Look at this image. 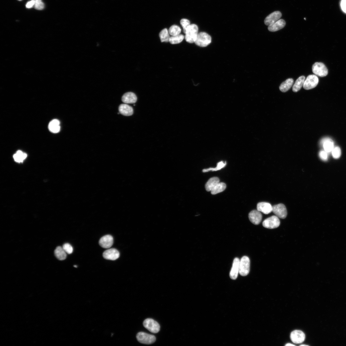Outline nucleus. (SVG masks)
I'll list each match as a JSON object with an SVG mask.
<instances>
[{
  "label": "nucleus",
  "mask_w": 346,
  "mask_h": 346,
  "mask_svg": "<svg viewBox=\"0 0 346 346\" xmlns=\"http://www.w3.org/2000/svg\"><path fill=\"white\" fill-rule=\"evenodd\" d=\"M113 242L114 239L112 236L110 235H106L101 239L99 244L102 247L108 249L112 246Z\"/></svg>",
  "instance_id": "obj_15"
},
{
  "label": "nucleus",
  "mask_w": 346,
  "mask_h": 346,
  "mask_svg": "<svg viewBox=\"0 0 346 346\" xmlns=\"http://www.w3.org/2000/svg\"><path fill=\"white\" fill-rule=\"evenodd\" d=\"M257 210L266 214H270L272 211V206L267 202H261L257 204Z\"/></svg>",
  "instance_id": "obj_16"
},
{
  "label": "nucleus",
  "mask_w": 346,
  "mask_h": 346,
  "mask_svg": "<svg viewBox=\"0 0 346 346\" xmlns=\"http://www.w3.org/2000/svg\"><path fill=\"white\" fill-rule=\"evenodd\" d=\"M285 345L286 346H296L294 344H292V343H287Z\"/></svg>",
  "instance_id": "obj_39"
},
{
  "label": "nucleus",
  "mask_w": 346,
  "mask_h": 346,
  "mask_svg": "<svg viewBox=\"0 0 346 346\" xmlns=\"http://www.w3.org/2000/svg\"><path fill=\"white\" fill-rule=\"evenodd\" d=\"M282 17V13L279 11H276L271 13L265 19V24L269 26L278 21Z\"/></svg>",
  "instance_id": "obj_11"
},
{
  "label": "nucleus",
  "mask_w": 346,
  "mask_h": 346,
  "mask_svg": "<svg viewBox=\"0 0 346 346\" xmlns=\"http://www.w3.org/2000/svg\"><path fill=\"white\" fill-rule=\"evenodd\" d=\"M300 346H307V345H306V344H301V345H300Z\"/></svg>",
  "instance_id": "obj_40"
},
{
  "label": "nucleus",
  "mask_w": 346,
  "mask_h": 346,
  "mask_svg": "<svg viewBox=\"0 0 346 346\" xmlns=\"http://www.w3.org/2000/svg\"><path fill=\"white\" fill-rule=\"evenodd\" d=\"M136 338L138 342L143 344H149L154 343L156 341V337L152 335L140 332L137 335Z\"/></svg>",
  "instance_id": "obj_6"
},
{
  "label": "nucleus",
  "mask_w": 346,
  "mask_h": 346,
  "mask_svg": "<svg viewBox=\"0 0 346 346\" xmlns=\"http://www.w3.org/2000/svg\"><path fill=\"white\" fill-rule=\"evenodd\" d=\"M49 128L50 131L53 133L59 132L60 129L59 121L57 119L52 121L49 124Z\"/></svg>",
  "instance_id": "obj_22"
},
{
  "label": "nucleus",
  "mask_w": 346,
  "mask_h": 346,
  "mask_svg": "<svg viewBox=\"0 0 346 346\" xmlns=\"http://www.w3.org/2000/svg\"><path fill=\"white\" fill-rule=\"evenodd\" d=\"M143 326L145 328L151 333H157L160 330V327L158 323L153 319H147L143 322Z\"/></svg>",
  "instance_id": "obj_7"
},
{
  "label": "nucleus",
  "mask_w": 346,
  "mask_h": 346,
  "mask_svg": "<svg viewBox=\"0 0 346 346\" xmlns=\"http://www.w3.org/2000/svg\"><path fill=\"white\" fill-rule=\"evenodd\" d=\"M168 31L170 35L172 36H174L180 34L181 32V29L178 26L174 25L170 28Z\"/></svg>",
  "instance_id": "obj_31"
},
{
  "label": "nucleus",
  "mask_w": 346,
  "mask_h": 346,
  "mask_svg": "<svg viewBox=\"0 0 346 346\" xmlns=\"http://www.w3.org/2000/svg\"><path fill=\"white\" fill-rule=\"evenodd\" d=\"M104 258L107 260H115L120 256L119 252L115 248L108 249L103 253Z\"/></svg>",
  "instance_id": "obj_13"
},
{
  "label": "nucleus",
  "mask_w": 346,
  "mask_h": 346,
  "mask_svg": "<svg viewBox=\"0 0 346 346\" xmlns=\"http://www.w3.org/2000/svg\"><path fill=\"white\" fill-rule=\"evenodd\" d=\"M286 24L285 21L283 19H280L275 23L269 26L268 29L271 32H275L283 28Z\"/></svg>",
  "instance_id": "obj_17"
},
{
  "label": "nucleus",
  "mask_w": 346,
  "mask_h": 346,
  "mask_svg": "<svg viewBox=\"0 0 346 346\" xmlns=\"http://www.w3.org/2000/svg\"><path fill=\"white\" fill-rule=\"evenodd\" d=\"M294 80L292 78H289L283 82L280 86V90L285 92L288 91L292 86L294 83Z\"/></svg>",
  "instance_id": "obj_21"
},
{
  "label": "nucleus",
  "mask_w": 346,
  "mask_h": 346,
  "mask_svg": "<svg viewBox=\"0 0 346 346\" xmlns=\"http://www.w3.org/2000/svg\"><path fill=\"white\" fill-rule=\"evenodd\" d=\"M35 8L39 10H43L44 7V4L41 0H34Z\"/></svg>",
  "instance_id": "obj_35"
},
{
  "label": "nucleus",
  "mask_w": 346,
  "mask_h": 346,
  "mask_svg": "<svg viewBox=\"0 0 346 346\" xmlns=\"http://www.w3.org/2000/svg\"><path fill=\"white\" fill-rule=\"evenodd\" d=\"M327 152L325 151H321L319 153V156L321 159L322 160L325 161L328 159V155Z\"/></svg>",
  "instance_id": "obj_36"
},
{
  "label": "nucleus",
  "mask_w": 346,
  "mask_h": 346,
  "mask_svg": "<svg viewBox=\"0 0 346 346\" xmlns=\"http://www.w3.org/2000/svg\"><path fill=\"white\" fill-rule=\"evenodd\" d=\"M211 41L212 38L209 34L205 32H201L198 34L195 43L199 46L204 47L209 45Z\"/></svg>",
  "instance_id": "obj_2"
},
{
  "label": "nucleus",
  "mask_w": 346,
  "mask_h": 346,
  "mask_svg": "<svg viewBox=\"0 0 346 346\" xmlns=\"http://www.w3.org/2000/svg\"><path fill=\"white\" fill-rule=\"evenodd\" d=\"M184 38V36L182 34L172 36L169 39V42L172 44H178L181 43Z\"/></svg>",
  "instance_id": "obj_29"
},
{
  "label": "nucleus",
  "mask_w": 346,
  "mask_h": 346,
  "mask_svg": "<svg viewBox=\"0 0 346 346\" xmlns=\"http://www.w3.org/2000/svg\"><path fill=\"white\" fill-rule=\"evenodd\" d=\"M323 141V146L325 151L328 153L332 151L334 147L333 141L329 138L326 139Z\"/></svg>",
  "instance_id": "obj_26"
},
{
  "label": "nucleus",
  "mask_w": 346,
  "mask_h": 346,
  "mask_svg": "<svg viewBox=\"0 0 346 346\" xmlns=\"http://www.w3.org/2000/svg\"><path fill=\"white\" fill-rule=\"evenodd\" d=\"M19 1H21V0H19Z\"/></svg>",
  "instance_id": "obj_42"
},
{
  "label": "nucleus",
  "mask_w": 346,
  "mask_h": 346,
  "mask_svg": "<svg viewBox=\"0 0 346 346\" xmlns=\"http://www.w3.org/2000/svg\"><path fill=\"white\" fill-rule=\"evenodd\" d=\"M35 5V1L34 0H33L28 3L26 5V7L27 8H32Z\"/></svg>",
  "instance_id": "obj_38"
},
{
  "label": "nucleus",
  "mask_w": 346,
  "mask_h": 346,
  "mask_svg": "<svg viewBox=\"0 0 346 346\" xmlns=\"http://www.w3.org/2000/svg\"><path fill=\"white\" fill-rule=\"evenodd\" d=\"M272 212L276 216L281 219H285L287 215L286 207L284 204H279L273 206Z\"/></svg>",
  "instance_id": "obj_9"
},
{
  "label": "nucleus",
  "mask_w": 346,
  "mask_h": 346,
  "mask_svg": "<svg viewBox=\"0 0 346 346\" xmlns=\"http://www.w3.org/2000/svg\"><path fill=\"white\" fill-rule=\"evenodd\" d=\"M54 253L55 256L60 260H64L66 258V253L61 246L57 247L55 250Z\"/></svg>",
  "instance_id": "obj_23"
},
{
  "label": "nucleus",
  "mask_w": 346,
  "mask_h": 346,
  "mask_svg": "<svg viewBox=\"0 0 346 346\" xmlns=\"http://www.w3.org/2000/svg\"><path fill=\"white\" fill-rule=\"evenodd\" d=\"M62 247L66 253L71 254L73 253V248L70 244L65 243L63 245Z\"/></svg>",
  "instance_id": "obj_33"
},
{
  "label": "nucleus",
  "mask_w": 346,
  "mask_h": 346,
  "mask_svg": "<svg viewBox=\"0 0 346 346\" xmlns=\"http://www.w3.org/2000/svg\"><path fill=\"white\" fill-rule=\"evenodd\" d=\"M121 100L122 102L124 103L134 104L137 102V98L135 93L132 92H128L124 94L123 95Z\"/></svg>",
  "instance_id": "obj_18"
},
{
  "label": "nucleus",
  "mask_w": 346,
  "mask_h": 346,
  "mask_svg": "<svg viewBox=\"0 0 346 346\" xmlns=\"http://www.w3.org/2000/svg\"><path fill=\"white\" fill-rule=\"evenodd\" d=\"M198 26L194 24H190L186 30L185 39L187 42L190 44L195 43L198 34Z\"/></svg>",
  "instance_id": "obj_1"
},
{
  "label": "nucleus",
  "mask_w": 346,
  "mask_h": 346,
  "mask_svg": "<svg viewBox=\"0 0 346 346\" xmlns=\"http://www.w3.org/2000/svg\"><path fill=\"white\" fill-rule=\"evenodd\" d=\"M319 81V78L316 75H309L304 81L303 87L306 90L312 89L316 87Z\"/></svg>",
  "instance_id": "obj_8"
},
{
  "label": "nucleus",
  "mask_w": 346,
  "mask_h": 346,
  "mask_svg": "<svg viewBox=\"0 0 346 346\" xmlns=\"http://www.w3.org/2000/svg\"><path fill=\"white\" fill-rule=\"evenodd\" d=\"M240 260L236 258L234 260L232 267L230 272V276L231 279L235 280L238 277L239 273V265Z\"/></svg>",
  "instance_id": "obj_12"
},
{
  "label": "nucleus",
  "mask_w": 346,
  "mask_h": 346,
  "mask_svg": "<svg viewBox=\"0 0 346 346\" xmlns=\"http://www.w3.org/2000/svg\"><path fill=\"white\" fill-rule=\"evenodd\" d=\"M219 182V179L217 177L211 178L205 185V188L207 191H211L216 185Z\"/></svg>",
  "instance_id": "obj_20"
},
{
  "label": "nucleus",
  "mask_w": 346,
  "mask_h": 346,
  "mask_svg": "<svg viewBox=\"0 0 346 346\" xmlns=\"http://www.w3.org/2000/svg\"><path fill=\"white\" fill-rule=\"evenodd\" d=\"M312 71L315 75L320 77L326 76L328 74V69L322 63H315L312 65Z\"/></svg>",
  "instance_id": "obj_4"
},
{
  "label": "nucleus",
  "mask_w": 346,
  "mask_h": 346,
  "mask_svg": "<svg viewBox=\"0 0 346 346\" xmlns=\"http://www.w3.org/2000/svg\"><path fill=\"white\" fill-rule=\"evenodd\" d=\"M180 23L183 27V32L185 34L188 27L190 25L189 21L186 19H183L180 21Z\"/></svg>",
  "instance_id": "obj_34"
},
{
  "label": "nucleus",
  "mask_w": 346,
  "mask_h": 346,
  "mask_svg": "<svg viewBox=\"0 0 346 346\" xmlns=\"http://www.w3.org/2000/svg\"><path fill=\"white\" fill-rule=\"evenodd\" d=\"M332 155L335 159L339 158L341 155V150L340 148L338 147H334L332 151Z\"/></svg>",
  "instance_id": "obj_32"
},
{
  "label": "nucleus",
  "mask_w": 346,
  "mask_h": 346,
  "mask_svg": "<svg viewBox=\"0 0 346 346\" xmlns=\"http://www.w3.org/2000/svg\"><path fill=\"white\" fill-rule=\"evenodd\" d=\"M226 164L227 163L226 162L224 163L223 161H220L217 163V167L215 168H210L208 169H204L203 170V172L204 173H206L209 171H217L225 168L226 166Z\"/></svg>",
  "instance_id": "obj_30"
},
{
  "label": "nucleus",
  "mask_w": 346,
  "mask_h": 346,
  "mask_svg": "<svg viewBox=\"0 0 346 346\" xmlns=\"http://www.w3.org/2000/svg\"><path fill=\"white\" fill-rule=\"evenodd\" d=\"M161 42L168 43L169 42L170 36L169 31L165 28L162 30L159 34Z\"/></svg>",
  "instance_id": "obj_27"
},
{
  "label": "nucleus",
  "mask_w": 346,
  "mask_h": 346,
  "mask_svg": "<svg viewBox=\"0 0 346 346\" xmlns=\"http://www.w3.org/2000/svg\"><path fill=\"white\" fill-rule=\"evenodd\" d=\"M27 157V154L21 151H18L13 156L15 161L19 163L23 162Z\"/></svg>",
  "instance_id": "obj_28"
},
{
  "label": "nucleus",
  "mask_w": 346,
  "mask_h": 346,
  "mask_svg": "<svg viewBox=\"0 0 346 346\" xmlns=\"http://www.w3.org/2000/svg\"><path fill=\"white\" fill-rule=\"evenodd\" d=\"M119 113L124 116H131L133 113L132 107L127 104H122L120 105L119 107Z\"/></svg>",
  "instance_id": "obj_19"
},
{
  "label": "nucleus",
  "mask_w": 346,
  "mask_h": 346,
  "mask_svg": "<svg viewBox=\"0 0 346 346\" xmlns=\"http://www.w3.org/2000/svg\"><path fill=\"white\" fill-rule=\"evenodd\" d=\"M305 77L302 76L299 77L296 80L293 87V91L295 92L299 91L303 86Z\"/></svg>",
  "instance_id": "obj_24"
},
{
  "label": "nucleus",
  "mask_w": 346,
  "mask_h": 346,
  "mask_svg": "<svg viewBox=\"0 0 346 346\" xmlns=\"http://www.w3.org/2000/svg\"><path fill=\"white\" fill-rule=\"evenodd\" d=\"M280 225V221L277 216L273 215L265 219L262 223L264 227L269 229H274L278 227Z\"/></svg>",
  "instance_id": "obj_5"
},
{
  "label": "nucleus",
  "mask_w": 346,
  "mask_h": 346,
  "mask_svg": "<svg viewBox=\"0 0 346 346\" xmlns=\"http://www.w3.org/2000/svg\"><path fill=\"white\" fill-rule=\"evenodd\" d=\"M290 338L296 344L301 343L305 340L306 336L303 332L300 330H295L290 334Z\"/></svg>",
  "instance_id": "obj_10"
},
{
  "label": "nucleus",
  "mask_w": 346,
  "mask_h": 346,
  "mask_svg": "<svg viewBox=\"0 0 346 346\" xmlns=\"http://www.w3.org/2000/svg\"><path fill=\"white\" fill-rule=\"evenodd\" d=\"M249 218L253 224L257 225L261 222L262 215L261 212L257 210H253L249 214Z\"/></svg>",
  "instance_id": "obj_14"
},
{
  "label": "nucleus",
  "mask_w": 346,
  "mask_h": 346,
  "mask_svg": "<svg viewBox=\"0 0 346 346\" xmlns=\"http://www.w3.org/2000/svg\"><path fill=\"white\" fill-rule=\"evenodd\" d=\"M226 185L223 183L219 182L211 190V194L214 195L224 191L226 188Z\"/></svg>",
  "instance_id": "obj_25"
},
{
  "label": "nucleus",
  "mask_w": 346,
  "mask_h": 346,
  "mask_svg": "<svg viewBox=\"0 0 346 346\" xmlns=\"http://www.w3.org/2000/svg\"><path fill=\"white\" fill-rule=\"evenodd\" d=\"M74 267L75 268H77V266H74Z\"/></svg>",
  "instance_id": "obj_41"
},
{
  "label": "nucleus",
  "mask_w": 346,
  "mask_h": 346,
  "mask_svg": "<svg viewBox=\"0 0 346 346\" xmlns=\"http://www.w3.org/2000/svg\"><path fill=\"white\" fill-rule=\"evenodd\" d=\"M250 270V260L247 256L243 257L240 260L239 273L243 276H247Z\"/></svg>",
  "instance_id": "obj_3"
},
{
  "label": "nucleus",
  "mask_w": 346,
  "mask_h": 346,
  "mask_svg": "<svg viewBox=\"0 0 346 346\" xmlns=\"http://www.w3.org/2000/svg\"><path fill=\"white\" fill-rule=\"evenodd\" d=\"M341 7L343 11L346 13V0H341Z\"/></svg>",
  "instance_id": "obj_37"
}]
</instances>
